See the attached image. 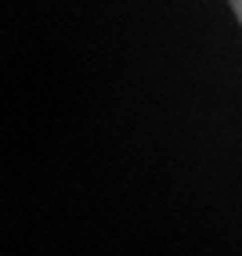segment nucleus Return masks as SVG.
<instances>
[{"label": "nucleus", "mask_w": 242, "mask_h": 256, "mask_svg": "<svg viewBox=\"0 0 242 256\" xmlns=\"http://www.w3.org/2000/svg\"><path fill=\"white\" fill-rule=\"evenodd\" d=\"M228 4H231V14L238 18V26H242V0H228Z\"/></svg>", "instance_id": "1"}]
</instances>
